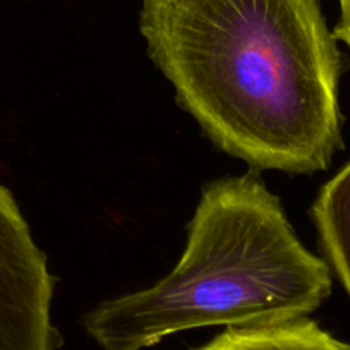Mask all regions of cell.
<instances>
[{
    "mask_svg": "<svg viewBox=\"0 0 350 350\" xmlns=\"http://www.w3.org/2000/svg\"><path fill=\"white\" fill-rule=\"evenodd\" d=\"M340 4V19L338 25L333 29L335 40L345 43L350 49V0H338Z\"/></svg>",
    "mask_w": 350,
    "mask_h": 350,
    "instance_id": "cell-6",
    "label": "cell"
},
{
    "mask_svg": "<svg viewBox=\"0 0 350 350\" xmlns=\"http://www.w3.org/2000/svg\"><path fill=\"white\" fill-rule=\"evenodd\" d=\"M194 350H350V345L306 316L270 325L227 328Z\"/></svg>",
    "mask_w": 350,
    "mask_h": 350,
    "instance_id": "cell-4",
    "label": "cell"
},
{
    "mask_svg": "<svg viewBox=\"0 0 350 350\" xmlns=\"http://www.w3.org/2000/svg\"><path fill=\"white\" fill-rule=\"evenodd\" d=\"M52 273L12 194L0 186V350H57Z\"/></svg>",
    "mask_w": 350,
    "mask_h": 350,
    "instance_id": "cell-3",
    "label": "cell"
},
{
    "mask_svg": "<svg viewBox=\"0 0 350 350\" xmlns=\"http://www.w3.org/2000/svg\"><path fill=\"white\" fill-rule=\"evenodd\" d=\"M329 292L328 265L304 247L280 200L249 172L204 187L186 251L163 280L100 302L83 325L102 350H144L194 328L306 318Z\"/></svg>",
    "mask_w": 350,
    "mask_h": 350,
    "instance_id": "cell-2",
    "label": "cell"
},
{
    "mask_svg": "<svg viewBox=\"0 0 350 350\" xmlns=\"http://www.w3.org/2000/svg\"><path fill=\"white\" fill-rule=\"evenodd\" d=\"M148 55L225 153L312 174L342 148V55L318 0H141Z\"/></svg>",
    "mask_w": 350,
    "mask_h": 350,
    "instance_id": "cell-1",
    "label": "cell"
},
{
    "mask_svg": "<svg viewBox=\"0 0 350 350\" xmlns=\"http://www.w3.org/2000/svg\"><path fill=\"white\" fill-rule=\"evenodd\" d=\"M312 217L323 249L350 295V161L323 186Z\"/></svg>",
    "mask_w": 350,
    "mask_h": 350,
    "instance_id": "cell-5",
    "label": "cell"
}]
</instances>
